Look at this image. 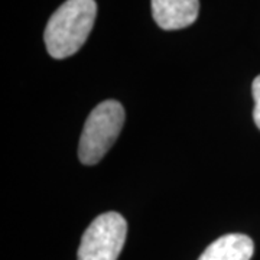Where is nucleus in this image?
Segmentation results:
<instances>
[{"mask_svg":"<svg viewBox=\"0 0 260 260\" xmlns=\"http://www.w3.org/2000/svg\"><path fill=\"white\" fill-rule=\"evenodd\" d=\"M95 16L94 0H67L48 20L44 34L48 54L64 59L78 52L88 39Z\"/></svg>","mask_w":260,"mask_h":260,"instance_id":"nucleus-1","label":"nucleus"},{"mask_svg":"<svg viewBox=\"0 0 260 260\" xmlns=\"http://www.w3.org/2000/svg\"><path fill=\"white\" fill-rule=\"evenodd\" d=\"M124 109L116 100L100 103L87 117L78 145V158L84 165H95L109 152L120 135Z\"/></svg>","mask_w":260,"mask_h":260,"instance_id":"nucleus-2","label":"nucleus"},{"mask_svg":"<svg viewBox=\"0 0 260 260\" xmlns=\"http://www.w3.org/2000/svg\"><path fill=\"white\" fill-rule=\"evenodd\" d=\"M127 224L119 213L99 215L84 232L78 260H117L126 242Z\"/></svg>","mask_w":260,"mask_h":260,"instance_id":"nucleus-3","label":"nucleus"},{"mask_svg":"<svg viewBox=\"0 0 260 260\" xmlns=\"http://www.w3.org/2000/svg\"><path fill=\"white\" fill-rule=\"evenodd\" d=\"M200 12V0H152V15L159 28L177 30L192 25Z\"/></svg>","mask_w":260,"mask_h":260,"instance_id":"nucleus-4","label":"nucleus"},{"mask_svg":"<svg viewBox=\"0 0 260 260\" xmlns=\"http://www.w3.org/2000/svg\"><path fill=\"white\" fill-rule=\"evenodd\" d=\"M254 244L246 234H225L211 243L198 260H250Z\"/></svg>","mask_w":260,"mask_h":260,"instance_id":"nucleus-5","label":"nucleus"},{"mask_svg":"<svg viewBox=\"0 0 260 260\" xmlns=\"http://www.w3.org/2000/svg\"><path fill=\"white\" fill-rule=\"evenodd\" d=\"M251 93H253V100H254V110H253V119L256 126L260 129V75L254 78L251 84Z\"/></svg>","mask_w":260,"mask_h":260,"instance_id":"nucleus-6","label":"nucleus"}]
</instances>
